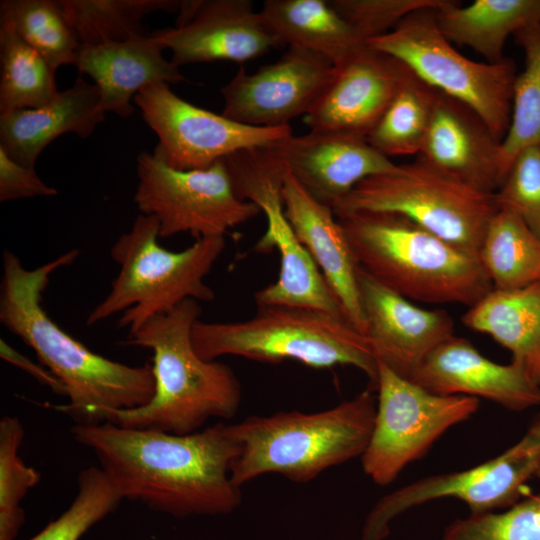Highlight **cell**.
<instances>
[{
  "mask_svg": "<svg viewBox=\"0 0 540 540\" xmlns=\"http://www.w3.org/2000/svg\"><path fill=\"white\" fill-rule=\"evenodd\" d=\"M442 540H540V491L502 512L470 513L455 519Z\"/></svg>",
  "mask_w": 540,
  "mask_h": 540,
  "instance_id": "obj_36",
  "label": "cell"
},
{
  "mask_svg": "<svg viewBox=\"0 0 540 540\" xmlns=\"http://www.w3.org/2000/svg\"><path fill=\"white\" fill-rule=\"evenodd\" d=\"M437 91L412 75L398 91L366 137L386 157L419 154L426 136Z\"/></svg>",
  "mask_w": 540,
  "mask_h": 540,
  "instance_id": "obj_33",
  "label": "cell"
},
{
  "mask_svg": "<svg viewBox=\"0 0 540 540\" xmlns=\"http://www.w3.org/2000/svg\"><path fill=\"white\" fill-rule=\"evenodd\" d=\"M197 354L209 361L226 355L279 363L295 360L316 369L338 365L361 370L376 391L378 363L368 339L345 318L292 306H259L244 321L203 322L192 329Z\"/></svg>",
  "mask_w": 540,
  "mask_h": 540,
  "instance_id": "obj_7",
  "label": "cell"
},
{
  "mask_svg": "<svg viewBox=\"0 0 540 540\" xmlns=\"http://www.w3.org/2000/svg\"><path fill=\"white\" fill-rule=\"evenodd\" d=\"M501 141L461 102L437 92L419 155L428 164L484 193L501 184Z\"/></svg>",
  "mask_w": 540,
  "mask_h": 540,
  "instance_id": "obj_22",
  "label": "cell"
},
{
  "mask_svg": "<svg viewBox=\"0 0 540 540\" xmlns=\"http://www.w3.org/2000/svg\"><path fill=\"white\" fill-rule=\"evenodd\" d=\"M58 191L47 185L35 167L17 163L0 147V201L55 196Z\"/></svg>",
  "mask_w": 540,
  "mask_h": 540,
  "instance_id": "obj_39",
  "label": "cell"
},
{
  "mask_svg": "<svg viewBox=\"0 0 540 540\" xmlns=\"http://www.w3.org/2000/svg\"><path fill=\"white\" fill-rule=\"evenodd\" d=\"M271 147L304 189L331 208L364 179L398 167L365 137L337 131L292 134Z\"/></svg>",
  "mask_w": 540,
  "mask_h": 540,
  "instance_id": "obj_19",
  "label": "cell"
},
{
  "mask_svg": "<svg viewBox=\"0 0 540 540\" xmlns=\"http://www.w3.org/2000/svg\"><path fill=\"white\" fill-rule=\"evenodd\" d=\"M536 478L540 479V471L538 472Z\"/></svg>",
  "mask_w": 540,
  "mask_h": 540,
  "instance_id": "obj_41",
  "label": "cell"
},
{
  "mask_svg": "<svg viewBox=\"0 0 540 540\" xmlns=\"http://www.w3.org/2000/svg\"><path fill=\"white\" fill-rule=\"evenodd\" d=\"M336 218L358 266L410 301L471 307L493 290L477 257L400 214Z\"/></svg>",
  "mask_w": 540,
  "mask_h": 540,
  "instance_id": "obj_4",
  "label": "cell"
},
{
  "mask_svg": "<svg viewBox=\"0 0 540 540\" xmlns=\"http://www.w3.org/2000/svg\"><path fill=\"white\" fill-rule=\"evenodd\" d=\"M494 199L498 209L515 213L540 238V148L516 155Z\"/></svg>",
  "mask_w": 540,
  "mask_h": 540,
  "instance_id": "obj_37",
  "label": "cell"
},
{
  "mask_svg": "<svg viewBox=\"0 0 540 540\" xmlns=\"http://www.w3.org/2000/svg\"><path fill=\"white\" fill-rule=\"evenodd\" d=\"M95 84L78 77L49 104L0 114V147L19 164L35 167L40 153L60 135L89 137L104 121Z\"/></svg>",
  "mask_w": 540,
  "mask_h": 540,
  "instance_id": "obj_24",
  "label": "cell"
},
{
  "mask_svg": "<svg viewBox=\"0 0 540 540\" xmlns=\"http://www.w3.org/2000/svg\"><path fill=\"white\" fill-rule=\"evenodd\" d=\"M0 23L10 24L54 71L75 65L81 44L61 0H2Z\"/></svg>",
  "mask_w": 540,
  "mask_h": 540,
  "instance_id": "obj_31",
  "label": "cell"
},
{
  "mask_svg": "<svg viewBox=\"0 0 540 540\" xmlns=\"http://www.w3.org/2000/svg\"><path fill=\"white\" fill-rule=\"evenodd\" d=\"M436 20L448 41L497 63L509 36L540 24V0H475L464 7L448 0L436 9Z\"/></svg>",
  "mask_w": 540,
  "mask_h": 540,
  "instance_id": "obj_26",
  "label": "cell"
},
{
  "mask_svg": "<svg viewBox=\"0 0 540 540\" xmlns=\"http://www.w3.org/2000/svg\"><path fill=\"white\" fill-rule=\"evenodd\" d=\"M478 259L494 290H514L540 281V238L507 209L491 218Z\"/></svg>",
  "mask_w": 540,
  "mask_h": 540,
  "instance_id": "obj_28",
  "label": "cell"
},
{
  "mask_svg": "<svg viewBox=\"0 0 540 540\" xmlns=\"http://www.w3.org/2000/svg\"><path fill=\"white\" fill-rule=\"evenodd\" d=\"M334 72V63L312 51L288 47L275 63L248 73L241 67L220 92L222 115L257 127L288 126L306 115Z\"/></svg>",
  "mask_w": 540,
  "mask_h": 540,
  "instance_id": "obj_15",
  "label": "cell"
},
{
  "mask_svg": "<svg viewBox=\"0 0 540 540\" xmlns=\"http://www.w3.org/2000/svg\"><path fill=\"white\" fill-rule=\"evenodd\" d=\"M137 208L159 222L161 238L190 233L197 239L224 236L261 210L240 200L223 160L206 169L177 170L154 150L137 156Z\"/></svg>",
  "mask_w": 540,
  "mask_h": 540,
  "instance_id": "obj_12",
  "label": "cell"
},
{
  "mask_svg": "<svg viewBox=\"0 0 540 540\" xmlns=\"http://www.w3.org/2000/svg\"><path fill=\"white\" fill-rule=\"evenodd\" d=\"M24 428L15 416L0 420V540H14L25 523L21 507L27 493L40 481V473L20 456Z\"/></svg>",
  "mask_w": 540,
  "mask_h": 540,
  "instance_id": "obj_35",
  "label": "cell"
},
{
  "mask_svg": "<svg viewBox=\"0 0 540 540\" xmlns=\"http://www.w3.org/2000/svg\"><path fill=\"white\" fill-rule=\"evenodd\" d=\"M124 500L114 481L99 466L80 471L70 506L29 540H80L94 525L115 512Z\"/></svg>",
  "mask_w": 540,
  "mask_h": 540,
  "instance_id": "obj_34",
  "label": "cell"
},
{
  "mask_svg": "<svg viewBox=\"0 0 540 540\" xmlns=\"http://www.w3.org/2000/svg\"><path fill=\"white\" fill-rule=\"evenodd\" d=\"M153 34L178 67L192 63H244L280 46L249 0H185L174 27Z\"/></svg>",
  "mask_w": 540,
  "mask_h": 540,
  "instance_id": "obj_16",
  "label": "cell"
},
{
  "mask_svg": "<svg viewBox=\"0 0 540 540\" xmlns=\"http://www.w3.org/2000/svg\"><path fill=\"white\" fill-rule=\"evenodd\" d=\"M222 160L236 196L254 203L266 216L267 229L256 250L275 249L280 256L278 279L254 294L257 306L302 307L347 319L285 216L282 186L286 169L271 145L239 150Z\"/></svg>",
  "mask_w": 540,
  "mask_h": 540,
  "instance_id": "obj_10",
  "label": "cell"
},
{
  "mask_svg": "<svg viewBox=\"0 0 540 540\" xmlns=\"http://www.w3.org/2000/svg\"><path fill=\"white\" fill-rule=\"evenodd\" d=\"M438 5L416 9L389 32L366 44L403 63L418 79L473 110L502 142L511 118L516 65L473 61L459 53L440 31Z\"/></svg>",
  "mask_w": 540,
  "mask_h": 540,
  "instance_id": "obj_9",
  "label": "cell"
},
{
  "mask_svg": "<svg viewBox=\"0 0 540 540\" xmlns=\"http://www.w3.org/2000/svg\"><path fill=\"white\" fill-rule=\"evenodd\" d=\"M198 301L188 299L149 319L125 344L153 352L155 391L145 405L111 413L109 423L172 434L198 431L211 418H233L241 403V386L224 363L201 358L192 329L201 315Z\"/></svg>",
  "mask_w": 540,
  "mask_h": 540,
  "instance_id": "obj_3",
  "label": "cell"
},
{
  "mask_svg": "<svg viewBox=\"0 0 540 540\" xmlns=\"http://www.w3.org/2000/svg\"><path fill=\"white\" fill-rule=\"evenodd\" d=\"M159 230L155 217L140 213L116 240L110 254L119 272L109 293L88 314L87 326L121 314L118 327L132 334L185 300H214L204 280L225 248L224 236L200 238L174 252L159 244Z\"/></svg>",
  "mask_w": 540,
  "mask_h": 540,
  "instance_id": "obj_6",
  "label": "cell"
},
{
  "mask_svg": "<svg viewBox=\"0 0 540 540\" xmlns=\"http://www.w3.org/2000/svg\"><path fill=\"white\" fill-rule=\"evenodd\" d=\"M366 337L377 362L410 380L442 342L454 335L445 310H427L390 290L358 266Z\"/></svg>",
  "mask_w": 540,
  "mask_h": 540,
  "instance_id": "obj_18",
  "label": "cell"
},
{
  "mask_svg": "<svg viewBox=\"0 0 540 540\" xmlns=\"http://www.w3.org/2000/svg\"><path fill=\"white\" fill-rule=\"evenodd\" d=\"M164 46L152 33L98 46H81L75 66L90 76L100 94L103 111L127 118L132 99L152 83L187 82L179 67L163 56Z\"/></svg>",
  "mask_w": 540,
  "mask_h": 540,
  "instance_id": "obj_23",
  "label": "cell"
},
{
  "mask_svg": "<svg viewBox=\"0 0 540 540\" xmlns=\"http://www.w3.org/2000/svg\"><path fill=\"white\" fill-rule=\"evenodd\" d=\"M81 46H98L143 36L147 15L180 11L179 0H61Z\"/></svg>",
  "mask_w": 540,
  "mask_h": 540,
  "instance_id": "obj_30",
  "label": "cell"
},
{
  "mask_svg": "<svg viewBox=\"0 0 540 540\" xmlns=\"http://www.w3.org/2000/svg\"><path fill=\"white\" fill-rule=\"evenodd\" d=\"M410 380L434 394L484 398L513 411L540 405V385L520 363L493 362L455 335L434 349Z\"/></svg>",
  "mask_w": 540,
  "mask_h": 540,
  "instance_id": "obj_20",
  "label": "cell"
},
{
  "mask_svg": "<svg viewBox=\"0 0 540 540\" xmlns=\"http://www.w3.org/2000/svg\"><path fill=\"white\" fill-rule=\"evenodd\" d=\"M133 102L158 137L154 150L177 170L206 169L236 151L267 146L293 134L290 125L250 126L195 106L167 83L143 87Z\"/></svg>",
  "mask_w": 540,
  "mask_h": 540,
  "instance_id": "obj_14",
  "label": "cell"
},
{
  "mask_svg": "<svg viewBox=\"0 0 540 540\" xmlns=\"http://www.w3.org/2000/svg\"><path fill=\"white\" fill-rule=\"evenodd\" d=\"M377 363L376 414L361 462L364 473L385 486L423 457L447 430L474 415L479 399L431 393Z\"/></svg>",
  "mask_w": 540,
  "mask_h": 540,
  "instance_id": "obj_11",
  "label": "cell"
},
{
  "mask_svg": "<svg viewBox=\"0 0 540 540\" xmlns=\"http://www.w3.org/2000/svg\"><path fill=\"white\" fill-rule=\"evenodd\" d=\"M539 471L540 413L497 457L466 470L423 477L381 497L364 521L360 540H385L396 517L437 499H458L470 513L506 509L520 501L525 484Z\"/></svg>",
  "mask_w": 540,
  "mask_h": 540,
  "instance_id": "obj_13",
  "label": "cell"
},
{
  "mask_svg": "<svg viewBox=\"0 0 540 540\" xmlns=\"http://www.w3.org/2000/svg\"><path fill=\"white\" fill-rule=\"evenodd\" d=\"M282 199L297 239L322 273L348 321L366 337L358 264L332 208L310 195L287 169Z\"/></svg>",
  "mask_w": 540,
  "mask_h": 540,
  "instance_id": "obj_21",
  "label": "cell"
},
{
  "mask_svg": "<svg viewBox=\"0 0 540 540\" xmlns=\"http://www.w3.org/2000/svg\"><path fill=\"white\" fill-rule=\"evenodd\" d=\"M412 72L367 44L334 64L328 85L304 122L310 130L367 137Z\"/></svg>",
  "mask_w": 540,
  "mask_h": 540,
  "instance_id": "obj_17",
  "label": "cell"
},
{
  "mask_svg": "<svg viewBox=\"0 0 540 540\" xmlns=\"http://www.w3.org/2000/svg\"><path fill=\"white\" fill-rule=\"evenodd\" d=\"M259 14L280 46L303 48L334 64L366 44L328 0H266Z\"/></svg>",
  "mask_w": 540,
  "mask_h": 540,
  "instance_id": "obj_27",
  "label": "cell"
},
{
  "mask_svg": "<svg viewBox=\"0 0 540 540\" xmlns=\"http://www.w3.org/2000/svg\"><path fill=\"white\" fill-rule=\"evenodd\" d=\"M373 388L329 409L250 416L233 424L241 451L231 468L234 484L265 474L307 483L324 471L362 456L373 430Z\"/></svg>",
  "mask_w": 540,
  "mask_h": 540,
  "instance_id": "obj_5",
  "label": "cell"
},
{
  "mask_svg": "<svg viewBox=\"0 0 540 540\" xmlns=\"http://www.w3.org/2000/svg\"><path fill=\"white\" fill-rule=\"evenodd\" d=\"M55 71L10 24L0 23V114L41 108L59 94Z\"/></svg>",
  "mask_w": 540,
  "mask_h": 540,
  "instance_id": "obj_29",
  "label": "cell"
},
{
  "mask_svg": "<svg viewBox=\"0 0 540 540\" xmlns=\"http://www.w3.org/2000/svg\"><path fill=\"white\" fill-rule=\"evenodd\" d=\"M472 330L491 336L510 351L540 385V281L514 290H492L463 315Z\"/></svg>",
  "mask_w": 540,
  "mask_h": 540,
  "instance_id": "obj_25",
  "label": "cell"
},
{
  "mask_svg": "<svg viewBox=\"0 0 540 540\" xmlns=\"http://www.w3.org/2000/svg\"><path fill=\"white\" fill-rule=\"evenodd\" d=\"M79 255L70 250L37 268L27 269L11 251L2 254L0 322L36 354L64 386L69 402L54 406L76 425L109 421L114 411L147 404L155 391L152 366H130L88 349L56 324L41 305L50 276Z\"/></svg>",
  "mask_w": 540,
  "mask_h": 540,
  "instance_id": "obj_2",
  "label": "cell"
},
{
  "mask_svg": "<svg viewBox=\"0 0 540 540\" xmlns=\"http://www.w3.org/2000/svg\"><path fill=\"white\" fill-rule=\"evenodd\" d=\"M0 356L10 364L30 374L42 385L49 387L54 393L66 396L62 383L46 367L42 364H36L30 358L19 353L3 339L0 340Z\"/></svg>",
  "mask_w": 540,
  "mask_h": 540,
  "instance_id": "obj_40",
  "label": "cell"
},
{
  "mask_svg": "<svg viewBox=\"0 0 540 540\" xmlns=\"http://www.w3.org/2000/svg\"><path fill=\"white\" fill-rule=\"evenodd\" d=\"M336 217L356 212L400 214L478 258L497 212L494 194L478 191L420 156L389 173L368 177L332 206Z\"/></svg>",
  "mask_w": 540,
  "mask_h": 540,
  "instance_id": "obj_8",
  "label": "cell"
},
{
  "mask_svg": "<svg viewBox=\"0 0 540 540\" xmlns=\"http://www.w3.org/2000/svg\"><path fill=\"white\" fill-rule=\"evenodd\" d=\"M367 42L392 30L412 11L442 0H328Z\"/></svg>",
  "mask_w": 540,
  "mask_h": 540,
  "instance_id": "obj_38",
  "label": "cell"
},
{
  "mask_svg": "<svg viewBox=\"0 0 540 540\" xmlns=\"http://www.w3.org/2000/svg\"><path fill=\"white\" fill-rule=\"evenodd\" d=\"M514 37L524 52V68L514 81L510 124L501 142V183L519 152L540 148V24Z\"/></svg>",
  "mask_w": 540,
  "mask_h": 540,
  "instance_id": "obj_32",
  "label": "cell"
},
{
  "mask_svg": "<svg viewBox=\"0 0 540 540\" xmlns=\"http://www.w3.org/2000/svg\"><path fill=\"white\" fill-rule=\"evenodd\" d=\"M73 439L93 451L99 467L124 499L177 518L219 516L241 504L231 468L241 446L233 424L217 423L189 434L74 424Z\"/></svg>",
  "mask_w": 540,
  "mask_h": 540,
  "instance_id": "obj_1",
  "label": "cell"
}]
</instances>
